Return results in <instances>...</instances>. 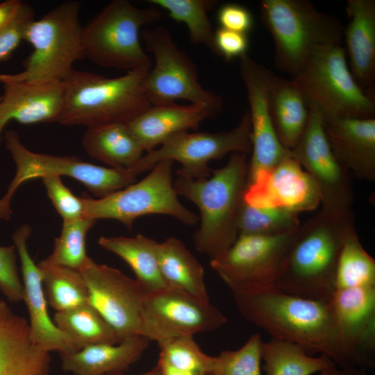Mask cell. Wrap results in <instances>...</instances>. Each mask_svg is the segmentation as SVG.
<instances>
[{
  "instance_id": "cell-1",
  "label": "cell",
  "mask_w": 375,
  "mask_h": 375,
  "mask_svg": "<svg viewBox=\"0 0 375 375\" xmlns=\"http://www.w3.org/2000/svg\"><path fill=\"white\" fill-rule=\"evenodd\" d=\"M232 294L243 317L272 338L297 344L310 355L326 356L340 368L367 371L343 338L330 300L303 298L276 288Z\"/></svg>"
},
{
  "instance_id": "cell-2",
  "label": "cell",
  "mask_w": 375,
  "mask_h": 375,
  "mask_svg": "<svg viewBox=\"0 0 375 375\" xmlns=\"http://www.w3.org/2000/svg\"><path fill=\"white\" fill-rule=\"evenodd\" d=\"M355 228L353 212L331 214L320 210L295 230L274 288L316 300H330L341 248Z\"/></svg>"
},
{
  "instance_id": "cell-3",
  "label": "cell",
  "mask_w": 375,
  "mask_h": 375,
  "mask_svg": "<svg viewBox=\"0 0 375 375\" xmlns=\"http://www.w3.org/2000/svg\"><path fill=\"white\" fill-rule=\"evenodd\" d=\"M247 154L233 153L226 165L212 169L210 176L191 178L177 175L178 196L195 204L201 223L194 235L196 249L210 260L224 253L236 240L238 219L247 186Z\"/></svg>"
},
{
  "instance_id": "cell-4",
  "label": "cell",
  "mask_w": 375,
  "mask_h": 375,
  "mask_svg": "<svg viewBox=\"0 0 375 375\" xmlns=\"http://www.w3.org/2000/svg\"><path fill=\"white\" fill-rule=\"evenodd\" d=\"M150 69H135L115 78L74 69L63 81V105L57 122L87 128L127 124L151 106L144 85Z\"/></svg>"
},
{
  "instance_id": "cell-5",
  "label": "cell",
  "mask_w": 375,
  "mask_h": 375,
  "mask_svg": "<svg viewBox=\"0 0 375 375\" xmlns=\"http://www.w3.org/2000/svg\"><path fill=\"white\" fill-rule=\"evenodd\" d=\"M81 3L65 1L25 26L23 40L33 47L17 74H0V83L55 81L63 82L74 70V63L85 57Z\"/></svg>"
},
{
  "instance_id": "cell-6",
  "label": "cell",
  "mask_w": 375,
  "mask_h": 375,
  "mask_svg": "<svg viewBox=\"0 0 375 375\" xmlns=\"http://www.w3.org/2000/svg\"><path fill=\"white\" fill-rule=\"evenodd\" d=\"M261 20L274 44L276 67L294 77L317 49L341 44L342 26L307 0H263Z\"/></svg>"
},
{
  "instance_id": "cell-7",
  "label": "cell",
  "mask_w": 375,
  "mask_h": 375,
  "mask_svg": "<svg viewBox=\"0 0 375 375\" xmlns=\"http://www.w3.org/2000/svg\"><path fill=\"white\" fill-rule=\"evenodd\" d=\"M341 44L315 49L291 81L324 119L374 118L375 102L353 78Z\"/></svg>"
},
{
  "instance_id": "cell-8",
  "label": "cell",
  "mask_w": 375,
  "mask_h": 375,
  "mask_svg": "<svg viewBox=\"0 0 375 375\" xmlns=\"http://www.w3.org/2000/svg\"><path fill=\"white\" fill-rule=\"evenodd\" d=\"M162 17L158 8H140L128 0H114L83 27V46L95 64L127 72L151 68L140 40L143 26Z\"/></svg>"
},
{
  "instance_id": "cell-9",
  "label": "cell",
  "mask_w": 375,
  "mask_h": 375,
  "mask_svg": "<svg viewBox=\"0 0 375 375\" xmlns=\"http://www.w3.org/2000/svg\"><path fill=\"white\" fill-rule=\"evenodd\" d=\"M172 160L158 162L141 181L106 197H82L83 217L112 219L132 229L135 220L148 215L171 216L187 226L196 225L199 217L183 206L174 187Z\"/></svg>"
},
{
  "instance_id": "cell-10",
  "label": "cell",
  "mask_w": 375,
  "mask_h": 375,
  "mask_svg": "<svg viewBox=\"0 0 375 375\" xmlns=\"http://www.w3.org/2000/svg\"><path fill=\"white\" fill-rule=\"evenodd\" d=\"M140 38L146 50L154 58L153 67L149 71L144 82L151 106L183 99L208 108L217 115L222 112V97L199 83L197 65L178 47L166 27L142 29Z\"/></svg>"
},
{
  "instance_id": "cell-11",
  "label": "cell",
  "mask_w": 375,
  "mask_h": 375,
  "mask_svg": "<svg viewBox=\"0 0 375 375\" xmlns=\"http://www.w3.org/2000/svg\"><path fill=\"white\" fill-rule=\"evenodd\" d=\"M6 146L16 165V174L0 199V218L9 219L10 201L16 190L25 181L46 176H65L83 183L97 199L106 197L135 182L129 169L96 165L70 156L35 153L21 142L19 134L6 132Z\"/></svg>"
},
{
  "instance_id": "cell-12",
  "label": "cell",
  "mask_w": 375,
  "mask_h": 375,
  "mask_svg": "<svg viewBox=\"0 0 375 375\" xmlns=\"http://www.w3.org/2000/svg\"><path fill=\"white\" fill-rule=\"evenodd\" d=\"M251 150V120L247 110L238 125L228 131H185L170 137L156 149L145 153L129 170L136 176L167 160L180 163L176 175L203 178L211 174L209 162L228 153L248 154Z\"/></svg>"
},
{
  "instance_id": "cell-13",
  "label": "cell",
  "mask_w": 375,
  "mask_h": 375,
  "mask_svg": "<svg viewBox=\"0 0 375 375\" xmlns=\"http://www.w3.org/2000/svg\"><path fill=\"white\" fill-rule=\"evenodd\" d=\"M295 230L276 235L239 234L224 253L210 260V267L232 293L274 288Z\"/></svg>"
},
{
  "instance_id": "cell-14",
  "label": "cell",
  "mask_w": 375,
  "mask_h": 375,
  "mask_svg": "<svg viewBox=\"0 0 375 375\" xmlns=\"http://www.w3.org/2000/svg\"><path fill=\"white\" fill-rule=\"evenodd\" d=\"M78 271L88 288V302L120 340L143 336L144 301L147 292L142 285L120 270L90 257Z\"/></svg>"
},
{
  "instance_id": "cell-15",
  "label": "cell",
  "mask_w": 375,
  "mask_h": 375,
  "mask_svg": "<svg viewBox=\"0 0 375 375\" xmlns=\"http://www.w3.org/2000/svg\"><path fill=\"white\" fill-rule=\"evenodd\" d=\"M289 153L315 183L322 210L335 215L352 213L351 174L334 156L325 133L324 117L316 108L309 106L306 129Z\"/></svg>"
},
{
  "instance_id": "cell-16",
  "label": "cell",
  "mask_w": 375,
  "mask_h": 375,
  "mask_svg": "<svg viewBox=\"0 0 375 375\" xmlns=\"http://www.w3.org/2000/svg\"><path fill=\"white\" fill-rule=\"evenodd\" d=\"M227 322L225 315L206 301L165 287L146 294L142 335L157 343L175 337L193 336L216 330Z\"/></svg>"
},
{
  "instance_id": "cell-17",
  "label": "cell",
  "mask_w": 375,
  "mask_h": 375,
  "mask_svg": "<svg viewBox=\"0 0 375 375\" xmlns=\"http://www.w3.org/2000/svg\"><path fill=\"white\" fill-rule=\"evenodd\" d=\"M240 74L246 88L251 120V156L247 180L267 171L289 155L276 134L268 103L271 71L248 53L240 58Z\"/></svg>"
},
{
  "instance_id": "cell-18",
  "label": "cell",
  "mask_w": 375,
  "mask_h": 375,
  "mask_svg": "<svg viewBox=\"0 0 375 375\" xmlns=\"http://www.w3.org/2000/svg\"><path fill=\"white\" fill-rule=\"evenodd\" d=\"M244 200L254 207H280L299 214L315 209L320 196L311 176L289 153L247 181Z\"/></svg>"
},
{
  "instance_id": "cell-19",
  "label": "cell",
  "mask_w": 375,
  "mask_h": 375,
  "mask_svg": "<svg viewBox=\"0 0 375 375\" xmlns=\"http://www.w3.org/2000/svg\"><path fill=\"white\" fill-rule=\"evenodd\" d=\"M31 233V227L25 224L15 230L12 235L13 244L20 260L23 301L26 304L29 315L31 336L49 352L58 351L60 354L75 353L81 350L80 347L61 331L49 317L40 272L27 247V240Z\"/></svg>"
},
{
  "instance_id": "cell-20",
  "label": "cell",
  "mask_w": 375,
  "mask_h": 375,
  "mask_svg": "<svg viewBox=\"0 0 375 375\" xmlns=\"http://www.w3.org/2000/svg\"><path fill=\"white\" fill-rule=\"evenodd\" d=\"M340 331L367 369L375 365V286L335 289L330 299Z\"/></svg>"
},
{
  "instance_id": "cell-21",
  "label": "cell",
  "mask_w": 375,
  "mask_h": 375,
  "mask_svg": "<svg viewBox=\"0 0 375 375\" xmlns=\"http://www.w3.org/2000/svg\"><path fill=\"white\" fill-rule=\"evenodd\" d=\"M0 101V142L11 120L23 124L58 122L63 105L62 81L5 82Z\"/></svg>"
},
{
  "instance_id": "cell-22",
  "label": "cell",
  "mask_w": 375,
  "mask_h": 375,
  "mask_svg": "<svg viewBox=\"0 0 375 375\" xmlns=\"http://www.w3.org/2000/svg\"><path fill=\"white\" fill-rule=\"evenodd\" d=\"M324 130L338 162L359 179L375 180V118L324 119Z\"/></svg>"
},
{
  "instance_id": "cell-23",
  "label": "cell",
  "mask_w": 375,
  "mask_h": 375,
  "mask_svg": "<svg viewBox=\"0 0 375 375\" xmlns=\"http://www.w3.org/2000/svg\"><path fill=\"white\" fill-rule=\"evenodd\" d=\"M50 352L31 338L28 322L0 300V375H49Z\"/></svg>"
},
{
  "instance_id": "cell-24",
  "label": "cell",
  "mask_w": 375,
  "mask_h": 375,
  "mask_svg": "<svg viewBox=\"0 0 375 375\" xmlns=\"http://www.w3.org/2000/svg\"><path fill=\"white\" fill-rule=\"evenodd\" d=\"M216 115L201 106L175 102L151 106L127 125L145 153L176 134L197 130L204 120Z\"/></svg>"
},
{
  "instance_id": "cell-25",
  "label": "cell",
  "mask_w": 375,
  "mask_h": 375,
  "mask_svg": "<svg viewBox=\"0 0 375 375\" xmlns=\"http://www.w3.org/2000/svg\"><path fill=\"white\" fill-rule=\"evenodd\" d=\"M346 13L348 22L343 36L349 69L366 92L372 91L375 81V1L348 0Z\"/></svg>"
},
{
  "instance_id": "cell-26",
  "label": "cell",
  "mask_w": 375,
  "mask_h": 375,
  "mask_svg": "<svg viewBox=\"0 0 375 375\" xmlns=\"http://www.w3.org/2000/svg\"><path fill=\"white\" fill-rule=\"evenodd\" d=\"M143 336L126 338L117 344L87 346L68 354H60L63 371L73 375H106L126 372L137 362L149 345Z\"/></svg>"
},
{
  "instance_id": "cell-27",
  "label": "cell",
  "mask_w": 375,
  "mask_h": 375,
  "mask_svg": "<svg viewBox=\"0 0 375 375\" xmlns=\"http://www.w3.org/2000/svg\"><path fill=\"white\" fill-rule=\"evenodd\" d=\"M267 93L276 134L283 147L290 151L297 145L306 129L309 106L291 80L278 76L272 72Z\"/></svg>"
},
{
  "instance_id": "cell-28",
  "label": "cell",
  "mask_w": 375,
  "mask_h": 375,
  "mask_svg": "<svg viewBox=\"0 0 375 375\" xmlns=\"http://www.w3.org/2000/svg\"><path fill=\"white\" fill-rule=\"evenodd\" d=\"M81 144L90 156L115 169H131L144 154L126 124L88 128Z\"/></svg>"
},
{
  "instance_id": "cell-29",
  "label": "cell",
  "mask_w": 375,
  "mask_h": 375,
  "mask_svg": "<svg viewBox=\"0 0 375 375\" xmlns=\"http://www.w3.org/2000/svg\"><path fill=\"white\" fill-rule=\"evenodd\" d=\"M157 256L161 274L167 287L202 300H209L204 269L181 240L169 237L158 242Z\"/></svg>"
},
{
  "instance_id": "cell-30",
  "label": "cell",
  "mask_w": 375,
  "mask_h": 375,
  "mask_svg": "<svg viewBox=\"0 0 375 375\" xmlns=\"http://www.w3.org/2000/svg\"><path fill=\"white\" fill-rule=\"evenodd\" d=\"M157 241L142 234L134 237H101L99 244L124 260L135 279L147 292L167 287L161 274L157 256Z\"/></svg>"
},
{
  "instance_id": "cell-31",
  "label": "cell",
  "mask_w": 375,
  "mask_h": 375,
  "mask_svg": "<svg viewBox=\"0 0 375 375\" xmlns=\"http://www.w3.org/2000/svg\"><path fill=\"white\" fill-rule=\"evenodd\" d=\"M53 321L81 349L92 344L122 342L114 329L89 302L56 312Z\"/></svg>"
},
{
  "instance_id": "cell-32",
  "label": "cell",
  "mask_w": 375,
  "mask_h": 375,
  "mask_svg": "<svg viewBox=\"0 0 375 375\" xmlns=\"http://www.w3.org/2000/svg\"><path fill=\"white\" fill-rule=\"evenodd\" d=\"M262 360L265 375H312L335 363L326 356H312L297 344L275 338L262 342Z\"/></svg>"
},
{
  "instance_id": "cell-33",
  "label": "cell",
  "mask_w": 375,
  "mask_h": 375,
  "mask_svg": "<svg viewBox=\"0 0 375 375\" xmlns=\"http://www.w3.org/2000/svg\"><path fill=\"white\" fill-rule=\"evenodd\" d=\"M49 304L60 312L88 302V291L78 270L53 265L43 260L38 264Z\"/></svg>"
},
{
  "instance_id": "cell-34",
  "label": "cell",
  "mask_w": 375,
  "mask_h": 375,
  "mask_svg": "<svg viewBox=\"0 0 375 375\" xmlns=\"http://www.w3.org/2000/svg\"><path fill=\"white\" fill-rule=\"evenodd\" d=\"M156 8L167 11L169 16L178 22L184 24L189 31L192 43L205 45L212 53L217 54L213 31L208 12L217 1L213 0H149Z\"/></svg>"
},
{
  "instance_id": "cell-35",
  "label": "cell",
  "mask_w": 375,
  "mask_h": 375,
  "mask_svg": "<svg viewBox=\"0 0 375 375\" xmlns=\"http://www.w3.org/2000/svg\"><path fill=\"white\" fill-rule=\"evenodd\" d=\"M335 289L375 286V260L362 245L356 229L346 236L338 257Z\"/></svg>"
},
{
  "instance_id": "cell-36",
  "label": "cell",
  "mask_w": 375,
  "mask_h": 375,
  "mask_svg": "<svg viewBox=\"0 0 375 375\" xmlns=\"http://www.w3.org/2000/svg\"><path fill=\"white\" fill-rule=\"evenodd\" d=\"M300 224L294 212L280 207H254L244 200L238 230L239 234L276 235L293 231Z\"/></svg>"
},
{
  "instance_id": "cell-37",
  "label": "cell",
  "mask_w": 375,
  "mask_h": 375,
  "mask_svg": "<svg viewBox=\"0 0 375 375\" xmlns=\"http://www.w3.org/2000/svg\"><path fill=\"white\" fill-rule=\"evenodd\" d=\"M96 220L81 217L63 221L60 235L54 242L51 253L47 262L78 270L88 259L85 239Z\"/></svg>"
},
{
  "instance_id": "cell-38",
  "label": "cell",
  "mask_w": 375,
  "mask_h": 375,
  "mask_svg": "<svg viewBox=\"0 0 375 375\" xmlns=\"http://www.w3.org/2000/svg\"><path fill=\"white\" fill-rule=\"evenodd\" d=\"M158 344V359L179 369L209 375L214 356L203 352L192 336L172 338Z\"/></svg>"
},
{
  "instance_id": "cell-39",
  "label": "cell",
  "mask_w": 375,
  "mask_h": 375,
  "mask_svg": "<svg viewBox=\"0 0 375 375\" xmlns=\"http://www.w3.org/2000/svg\"><path fill=\"white\" fill-rule=\"evenodd\" d=\"M262 342L256 333L240 349L222 351L214 356L209 375H262Z\"/></svg>"
},
{
  "instance_id": "cell-40",
  "label": "cell",
  "mask_w": 375,
  "mask_h": 375,
  "mask_svg": "<svg viewBox=\"0 0 375 375\" xmlns=\"http://www.w3.org/2000/svg\"><path fill=\"white\" fill-rule=\"evenodd\" d=\"M47 194L63 221L83 217L84 204L82 197L74 195L58 176L42 178Z\"/></svg>"
},
{
  "instance_id": "cell-41",
  "label": "cell",
  "mask_w": 375,
  "mask_h": 375,
  "mask_svg": "<svg viewBox=\"0 0 375 375\" xmlns=\"http://www.w3.org/2000/svg\"><path fill=\"white\" fill-rule=\"evenodd\" d=\"M17 253L14 244L0 247V291L12 303L24 299V288L18 273Z\"/></svg>"
},
{
  "instance_id": "cell-42",
  "label": "cell",
  "mask_w": 375,
  "mask_h": 375,
  "mask_svg": "<svg viewBox=\"0 0 375 375\" xmlns=\"http://www.w3.org/2000/svg\"><path fill=\"white\" fill-rule=\"evenodd\" d=\"M33 19V8L22 1L14 17L0 26V61L8 59L19 47L24 28Z\"/></svg>"
},
{
  "instance_id": "cell-43",
  "label": "cell",
  "mask_w": 375,
  "mask_h": 375,
  "mask_svg": "<svg viewBox=\"0 0 375 375\" xmlns=\"http://www.w3.org/2000/svg\"><path fill=\"white\" fill-rule=\"evenodd\" d=\"M215 45L217 55L230 61L247 53L249 39L247 34L219 28L215 31Z\"/></svg>"
},
{
  "instance_id": "cell-44",
  "label": "cell",
  "mask_w": 375,
  "mask_h": 375,
  "mask_svg": "<svg viewBox=\"0 0 375 375\" xmlns=\"http://www.w3.org/2000/svg\"><path fill=\"white\" fill-rule=\"evenodd\" d=\"M217 20L220 28L247 34L253 25L250 11L238 4L223 5L217 12Z\"/></svg>"
},
{
  "instance_id": "cell-45",
  "label": "cell",
  "mask_w": 375,
  "mask_h": 375,
  "mask_svg": "<svg viewBox=\"0 0 375 375\" xmlns=\"http://www.w3.org/2000/svg\"><path fill=\"white\" fill-rule=\"evenodd\" d=\"M22 2L19 0H7L0 3V26L14 17Z\"/></svg>"
},
{
  "instance_id": "cell-46",
  "label": "cell",
  "mask_w": 375,
  "mask_h": 375,
  "mask_svg": "<svg viewBox=\"0 0 375 375\" xmlns=\"http://www.w3.org/2000/svg\"><path fill=\"white\" fill-rule=\"evenodd\" d=\"M319 375H366V370L358 368H340L333 363L319 372Z\"/></svg>"
},
{
  "instance_id": "cell-47",
  "label": "cell",
  "mask_w": 375,
  "mask_h": 375,
  "mask_svg": "<svg viewBox=\"0 0 375 375\" xmlns=\"http://www.w3.org/2000/svg\"><path fill=\"white\" fill-rule=\"evenodd\" d=\"M156 365L158 367L160 375H202L196 372L173 367L160 359H158Z\"/></svg>"
},
{
  "instance_id": "cell-48",
  "label": "cell",
  "mask_w": 375,
  "mask_h": 375,
  "mask_svg": "<svg viewBox=\"0 0 375 375\" xmlns=\"http://www.w3.org/2000/svg\"><path fill=\"white\" fill-rule=\"evenodd\" d=\"M106 375H128V374H126L125 372H117V373L108 374H106ZM138 375H160V374L158 367L157 365H156L154 367H153L149 371H148V372H145L144 374H138Z\"/></svg>"
},
{
  "instance_id": "cell-49",
  "label": "cell",
  "mask_w": 375,
  "mask_h": 375,
  "mask_svg": "<svg viewBox=\"0 0 375 375\" xmlns=\"http://www.w3.org/2000/svg\"><path fill=\"white\" fill-rule=\"evenodd\" d=\"M1 97L0 96V101H1Z\"/></svg>"
}]
</instances>
